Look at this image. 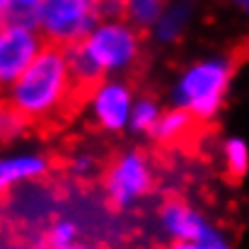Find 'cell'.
Instances as JSON below:
<instances>
[{
  "instance_id": "cell-1",
  "label": "cell",
  "mask_w": 249,
  "mask_h": 249,
  "mask_svg": "<svg viewBox=\"0 0 249 249\" xmlns=\"http://www.w3.org/2000/svg\"><path fill=\"white\" fill-rule=\"evenodd\" d=\"M12 102L27 114L32 131L39 136L58 133L80 114L87 102L71 83L63 46L44 41L39 56L12 85Z\"/></svg>"
},
{
  "instance_id": "cell-2",
  "label": "cell",
  "mask_w": 249,
  "mask_h": 249,
  "mask_svg": "<svg viewBox=\"0 0 249 249\" xmlns=\"http://www.w3.org/2000/svg\"><path fill=\"white\" fill-rule=\"evenodd\" d=\"M249 61V39L237 41L225 58L220 61H206L194 66L179 83L177 99L179 107L191 109L206 121H213L215 111L223 104V97L228 92V85L237 68Z\"/></svg>"
},
{
  "instance_id": "cell-3",
  "label": "cell",
  "mask_w": 249,
  "mask_h": 249,
  "mask_svg": "<svg viewBox=\"0 0 249 249\" xmlns=\"http://www.w3.org/2000/svg\"><path fill=\"white\" fill-rule=\"evenodd\" d=\"M99 19L97 0H44L39 7L36 27L46 44L73 46L85 41Z\"/></svg>"
},
{
  "instance_id": "cell-4",
  "label": "cell",
  "mask_w": 249,
  "mask_h": 249,
  "mask_svg": "<svg viewBox=\"0 0 249 249\" xmlns=\"http://www.w3.org/2000/svg\"><path fill=\"white\" fill-rule=\"evenodd\" d=\"M102 186L111 211H121L131 201L150 194L155 189V172L148 153L131 150L124 155H111L102 174Z\"/></svg>"
},
{
  "instance_id": "cell-5",
  "label": "cell",
  "mask_w": 249,
  "mask_h": 249,
  "mask_svg": "<svg viewBox=\"0 0 249 249\" xmlns=\"http://www.w3.org/2000/svg\"><path fill=\"white\" fill-rule=\"evenodd\" d=\"M87 53L104 68H131L141 53V29L124 22H107L83 41Z\"/></svg>"
},
{
  "instance_id": "cell-6",
  "label": "cell",
  "mask_w": 249,
  "mask_h": 249,
  "mask_svg": "<svg viewBox=\"0 0 249 249\" xmlns=\"http://www.w3.org/2000/svg\"><path fill=\"white\" fill-rule=\"evenodd\" d=\"M208 124L211 121L201 119L191 109L177 107L158 119L150 136L165 153L189 155V153H196L198 145L208 138Z\"/></svg>"
},
{
  "instance_id": "cell-7",
  "label": "cell",
  "mask_w": 249,
  "mask_h": 249,
  "mask_svg": "<svg viewBox=\"0 0 249 249\" xmlns=\"http://www.w3.org/2000/svg\"><path fill=\"white\" fill-rule=\"evenodd\" d=\"M44 49V36L34 27L5 24L0 32V87L17 80Z\"/></svg>"
},
{
  "instance_id": "cell-8",
  "label": "cell",
  "mask_w": 249,
  "mask_h": 249,
  "mask_svg": "<svg viewBox=\"0 0 249 249\" xmlns=\"http://www.w3.org/2000/svg\"><path fill=\"white\" fill-rule=\"evenodd\" d=\"M160 218L165 223L167 232L174 237V240H196V242H206V240H213V237H220L218 232H213L203 220L201 215L177 194L167 196L162 208H160Z\"/></svg>"
},
{
  "instance_id": "cell-9",
  "label": "cell",
  "mask_w": 249,
  "mask_h": 249,
  "mask_svg": "<svg viewBox=\"0 0 249 249\" xmlns=\"http://www.w3.org/2000/svg\"><path fill=\"white\" fill-rule=\"evenodd\" d=\"M131 92L124 85H104L94 97V124L104 131H119L128 119Z\"/></svg>"
},
{
  "instance_id": "cell-10",
  "label": "cell",
  "mask_w": 249,
  "mask_h": 249,
  "mask_svg": "<svg viewBox=\"0 0 249 249\" xmlns=\"http://www.w3.org/2000/svg\"><path fill=\"white\" fill-rule=\"evenodd\" d=\"M53 169V162H46L41 158H17V160H2L0 162V198L7 196L10 186L22 179H41L46 169Z\"/></svg>"
},
{
  "instance_id": "cell-11",
  "label": "cell",
  "mask_w": 249,
  "mask_h": 249,
  "mask_svg": "<svg viewBox=\"0 0 249 249\" xmlns=\"http://www.w3.org/2000/svg\"><path fill=\"white\" fill-rule=\"evenodd\" d=\"M32 131V124L27 119V114L10 99H2L0 97V143H7V141H15L17 136Z\"/></svg>"
},
{
  "instance_id": "cell-12",
  "label": "cell",
  "mask_w": 249,
  "mask_h": 249,
  "mask_svg": "<svg viewBox=\"0 0 249 249\" xmlns=\"http://www.w3.org/2000/svg\"><path fill=\"white\" fill-rule=\"evenodd\" d=\"M165 5L167 0H128L126 22H131V27L136 29H148L162 17Z\"/></svg>"
},
{
  "instance_id": "cell-13",
  "label": "cell",
  "mask_w": 249,
  "mask_h": 249,
  "mask_svg": "<svg viewBox=\"0 0 249 249\" xmlns=\"http://www.w3.org/2000/svg\"><path fill=\"white\" fill-rule=\"evenodd\" d=\"M249 167V153L247 145L240 138H232L225 143V179L230 184H240L242 177L247 174Z\"/></svg>"
},
{
  "instance_id": "cell-14",
  "label": "cell",
  "mask_w": 249,
  "mask_h": 249,
  "mask_svg": "<svg viewBox=\"0 0 249 249\" xmlns=\"http://www.w3.org/2000/svg\"><path fill=\"white\" fill-rule=\"evenodd\" d=\"M158 119H160V111H158V107H155L153 99H141V102L133 107L131 124H133L136 131H141V133H153Z\"/></svg>"
},
{
  "instance_id": "cell-15",
  "label": "cell",
  "mask_w": 249,
  "mask_h": 249,
  "mask_svg": "<svg viewBox=\"0 0 249 249\" xmlns=\"http://www.w3.org/2000/svg\"><path fill=\"white\" fill-rule=\"evenodd\" d=\"M186 22V7H172L160 19V39H172Z\"/></svg>"
},
{
  "instance_id": "cell-16",
  "label": "cell",
  "mask_w": 249,
  "mask_h": 249,
  "mask_svg": "<svg viewBox=\"0 0 249 249\" xmlns=\"http://www.w3.org/2000/svg\"><path fill=\"white\" fill-rule=\"evenodd\" d=\"M167 249H230L220 237L206 240V242H196V240H172Z\"/></svg>"
},
{
  "instance_id": "cell-17",
  "label": "cell",
  "mask_w": 249,
  "mask_h": 249,
  "mask_svg": "<svg viewBox=\"0 0 249 249\" xmlns=\"http://www.w3.org/2000/svg\"><path fill=\"white\" fill-rule=\"evenodd\" d=\"M225 2H230V5L240 7L242 12H247V15H249V0H225Z\"/></svg>"
},
{
  "instance_id": "cell-18",
  "label": "cell",
  "mask_w": 249,
  "mask_h": 249,
  "mask_svg": "<svg viewBox=\"0 0 249 249\" xmlns=\"http://www.w3.org/2000/svg\"><path fill=\"white\" fill-rule=\"evenodd\" d=\"M10 2H12V0H0V10H2V12H5V10H7V7H10Z\"/></svg>"
},
{
  "instance_id": "cell-19",
  "label": "cell",
  "mask_w": 249,
  "mask_h": 249,
  "mask_svg": "<svg viewBox=\"0 0 249 249\" xmlns=\"http://www.w3.org/2000/svg\"><path fill=\"white\" fill-rule=\"evenodd\" d=\"M5 29V15H2V10H0V32Z\"/></svg>"
},
{
  "instance_id": "cell-20",
  "label": "cell",
  "mask_w": 249,
  "mask_h": 249,
  "mask_svg": "<svg viewBox=\"0 0 249 249\" xmlns=\"http://www.w3.org/2000/svg\"><path fill=\"white\" fill-rule=\"evenodd\" d=\"M63 249H87V247H75V245H68V247H63Z\"/></svg>"
}]
</instances>
